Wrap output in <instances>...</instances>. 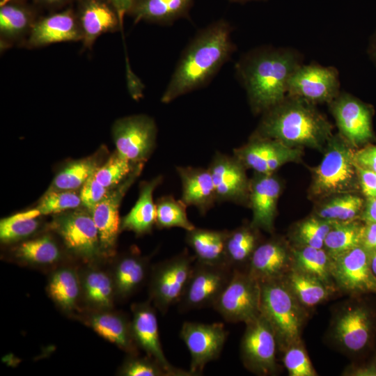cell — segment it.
<instances>
[{
    "mask_svg": "<svg viewBox=\"0 0 376 376\" xmlns=\"http://www.w3.org/2000/svg\"><path fill=\"white\" fill-rule=\"evenodd\" d=\"M195 261V256L185 249L154 268L150 282V296L162 313H166L170 306L180 301Z\"/></svg>",
    "mask_w": 376,
    "mask_h": 376,
    "instance_id": "cell-7",
    "label": "cell"
},
{
    "mask_svg": "<svg viewBox=\"0 0 376 376\" xmlns=\"http://www.w3.org/2000/svg\"><path fill=\"white\" fill-rule=\"evenodd\" d=\"M156 204V223L159 228H180L186 231L196 226L189 221L187 214V206L172 195L163 196Z\"/></svg>",
    "mask_w": 376,
    "mask_h": 376,
    "instance_id": "cell-39",
    "label": "cell"
},
{
    "mask_svg": "<svg viewBox=\"0 0 376 376\" xmlns=\"http://www.w3.org/2000/svg\"><path fill=\"white\" fill-rule=\"evenodd\" d=\"M16 256L24 260L38 264H49L60 257L56 243L48 236L26 241L16 249Z\"/></svg>",
    "mask_w": 376,
    "mask_h": 376,
    "instance_id": "cell-42",
    "label": "cell"
},
{
    "mask_svg": "<svg viewBox=\"0 0 376 376\" xmlns=\"http://www.w3.org/2000/svg\"><path fill=\"white\" fill-rule=\"evenodd\" d=\"M260 230L251 223L228 230L225 240V264L233 270H246L251 258L261 242Z\"/></svg>",
    "mask_w": 376,
    "mask_h": 376,
    "instance_id": "cell-28",
    "label": "cell"
},
{
    "mask_svg": "<svg viewBox=\"0 0 376 376\" xmlns=\"http://www.w3.org/2000/svg\"><path fill=\"white\" fill-rule=\"evenodd\" d=\"M354 161L357 165L376 173V146H366L354 151Z\"/></svg>",
    "mask_w": 376,
    "mask_h": 376,
    "instance_id": "cell-50",
    "label": "cell"
},
{
    "mask_svg": "<svg viewBox=\"0 0 376 376\" xmlns=\"http://www.w3.org/2000/svg\"><path fill=\"white\" fill-rule=\"evenodd\" d=\"M359 219L363 223H376V196L366 198Z\"/></svg>",
    "mask_w": 376,
    "mask_h": 376,
    "instance_id": "cell-52",
    "label": "cell"
},
{
    "mask_svg": "<svg viewBox=\"0 0 376 376\" xmlns=\"http://www.w3.org/2000/svg\"><path fill=\"white\" fill-rule=\"evenodd\" d=\"M147 262L138 254L125 256L119 261L115 272V283L120 295H130L141 284L146 276Z\"/></svg>",
    "mask_w": 376,
    "mask_h": 376,
    "instance_id": "cell-37",
    "label": "cell"
},
{
    "mask_svg": "<svg viewBox=\"0 0 376 376\" xmlns=\"http://www.w3.org/2000/svg\"><path fill=\"white\" fill-rule=\"evenodd\" d=\"M193 0H134L128 15L135 23L140 21L170 25L187 18Z\"/></svg>",
    "mask_w": 376,
    "mask_h": 376,
    "instance_id": "cell-27",
    "label": "cell"
},
{
    "mask_svg": "<svg viewBox=\"0 0 376 376\" xmlns=\"http://www.w3.org/2000/svg\"><path fill=\"white\" fill-rule=\"evenodd\" d=\"M180 335L191 355L189 371L193 375H198L207 363L219 357L228 332L219 322H185Z\"/></svg>",
    "mask_w": 376,
    "mask_h": 376,
    "instance_id": "cell-14",
    "label": "cell"
},
{
    "mask_svg": "<svg viewBox=\"0 0 376 376\" xmlns=\"http://www.w3.org/2000/svg\"><path fill=\"white\" fill-rule=\"evenodd\" d=\"M282 183L274 174L254 173L250 179L249 207L252 210L251 224L268 233L274 230L277 203Z\"/></svg>",
    "mask_w": 376,
    "mask_h": 376,
    "instance_id": "cell-21",
    "label": "cell"
},
{
    "mask_svg": "<svg viewBox=\"0 0 376 376\" xmlns=\"http://www.w3.org/2000/svg\"><path fill=\"white\" fill-rule=\"evenodd\" d=\"M292 267V246L282 238L272 237L256 247L246 271L263 283L283 278Z\"/></svg>",
    "mask_w": 376,
    "mask_h": 376,
    "instance_id": "cell-22",
    "label": "cell"
},
{
    "mask_svg": "<svg viewBox=\"0 0 376 376\" xmlns=\"http://www.w3.org/2000/svg\"><path fill=\"white\" fill-rule=\"evenodd\" d=\"M345 375L376 376V364L362 367L351 368L344 372Z\"/></svg>",
    "mask_w": 376,
    "mask_h": 376,
    "instance_id": "cell-53",
    "label": "cell"
},
{
    "mask_svg": "<svg viewBox=\"0 0 376 376\" xmlns=\"http://www.w3.org/2000/svg\"><path fill=\"white\" fill-rule=\"evenodd\" d=\"M83 34L75 9L67 7L40 16L22 47L39 48L62 42L82 41Z\"/></svg>",
    "mask_w": 376,
    "mask_h": 376,
    "instance_id": "cell-19",
    "label": "cell"
},
{
    "mask_svg": "<svg viewBox=\"0 0 376 376\" xmlns=\"http://www.w3.org/2000/svg\"><path fill=\"white\" fill-rule=\"evenodd\" d=\"M300 65L294 52L272 48L253 50L236 63V75L254 113H263L283 100L289 79Z\"/></svg>",
    "mask_w": 376,
    "mask_h": 376,
    "instance_id": "cell-2",
    "label": "cell"
},
{
    "mask_svg": "<svg viewBox=\"0 0 376 376\" xmlns=\"http://www.w3.org/2000/svg\"><path fill=\"white\" fill-rule=\"evenodd\" d=\"M143 163L136 166L131 173L92 210L91 214L97 228L101 250L110 251L115 245L120 227L119 207L127 191L141 174Z\"/></svg>",
    "mask_w": 376,
    "mask_h": 376,
    "instance_id": "cell-20",
    "label": "cell"
},
{
    "mask_svg": "<svg viewBox=\"0 0 376 376\" xmlns=\"http://www.w3.org/2000/svg\"><path fill=\"white\" fill-rule=\"evenodd\" d=\"M133 319L131 323L134 341L148 356L162 365L171 376H191L185 371L173 366L166 359L159 339L155 311L148 303L133 306Z\"/></svg>",
    "mask_w": 376,
    "mask_h": 376,
    "instance_id": "cell-23",
    "label": "cell"
},
{
    "mask_svg": "<svg viewBox=\"0 0 376 376\" xmlns=\"http://www.w3.org/2000/svg\"><path fill=\"white\" fill-rule=\"evenodd\" d=\"M332 223L313 214L297 222L290 231L292 246L324 248Z\"/></svg>",
    "mask_w": 376,
    "mask_h": 376,
    "instance_id": "cell-36",
    "label": "cell"
},
{
    "mask_svg": "<svg viewBox=\"0 0 376 376\" xmlns=\"http://www.w3.org/2000/svg\"><path fill=\"white\" fill-rule=\"evenodd\" d=\"M363 224L360 219L333 221L324 249L332 257L360 246Z\"/></svg>",
    "mask_w": 376,
    "mask_h": 376,
    "instance_id": "cell-35",
    "label": "cell"
},
{
    "mask_svg": "<svg viewBox=\"0 0 376 376\" xmlns=\"http://www.w3.org/2000/svg\"><path fill=\"white\" fill-rule=\"evenodd\" d=\"M283 352V363L290 376L318 375L301 342L292 345Z\"/></svg>",
    "mask_w": 376,
    "mask_h": 376,
    "instance_id": "cell-46",
    "label": "cell"
},
{
    "mask_svg": "<svg viewBox=\"0 0 376 376\" xmlns=\"http://www.w3.org/2000/svg\"><path fill=\"white\" fill-rule=\"evenodd\" d=\"M370 263L371 270L374 275L376 276V251L370 253Z\"/></svg>",
    "mask_w": 376,
    "mask_h": 376,
    "instance_id": "cell-57",
    "label": "cell"
},
{
    "mask_svg": "<svg viewBox=\"0 0 376 376\" xmlns=\"http://www.w3.org/2000/svg\"><path fill=\"white\" fill-rule=\"evenodd\" d=\"M370 253L376 251V223H364L361 244Z\"/></svg>",
    "mask_w": 376,
    "mask_h": 376,
    "instance_id": "cell-51",
    "label": "cell"
},
{
    "mask_svg": "<svg viewBox=\"0 0 376 376\" xmlns=\"http://www.w3.org/2000/svg\"><path fill=\"white\" fill-rule=\"evenodd\" d=\"M81 205L79 194L71 190H50L41 198L36 207L40 214H57L78 208Z\"/></svg>",
    "mask_w": 376,
    "mask_h": 376,
    "instance_id": "cell-45",
    "label": "cell"
},
{
    "mask_svg": "<svg viewBox=\"0 0 376 376\" xmlns=\"http://www.w3.org/2000/svg\"><path fill=\"white\" fill-rule=\"evenodd\" d=\"M217 203L230 202L248 205L250 179L245 166L233 155L217 152L208 167Z\"/></svg>",
    "mask_w": 376,
    "mask_h": 376,
    "instance_id": "cell-16",
    "label": "cell"
},
{
    "mask_svg": "<svg viewBox=\"0 0 376 376\" xmlns=\"http://www.w3.org/2000/svg\"><path fill=\"white\" fill-rule=\"evenodd\" d=\"M338 73L334 67L317 64L300 65L292 74L287 95L312 104H330L339 94Z\"/></svg>",
    "mask_w": 376,
    "mask_h": 376,
    "instance_id": "cell-13",
    "label": "cell"
},
{
    "mask_svg": "<svg viewBox=\"0 0 376 376\" xmlns=\"http://www.w3.org/2000/svg\"><path fill=\"white\" fill-rule=\"evenodd\" d=\"M340 134L352 146H357L374 138L372 109L348 93H340L330 104Z\"/></svg>",
    "mask_w": 376,
    "mask_h": 376,
    "instance_id": "cell-17",
    "label": "cell"
},
{
    "mask_svg": "<svg viewBox=\"0 0 376 376\" xmlns=\"http://www.w3.org/2000/svg\"><path fill=\"white\" fill-rule=\"evenodd\" d=\"M26 1V0H0V3H2L6 1Z\"/></svg>",
    "mask_w": 376,
    "mask_h": 376,
    "instance_id": "cell-59",
    "label": "cell"
},
{
    "mask_svg": "<svg viewBox=\"0 0 376 376\" xmlns=\"http://www.w3.org/2000/svg\"><path fill=\"white\" fill-rule=\"evenodd\" d=\"M33 1L41 7L54 10L65 7L77 0H33Z\"/></svg>",
    "mask_w": 376,
    "mask_h": 376,
    "instance_id": "cell-55",
    "label": "cell"
},
{
    "mask_svg": "<svg viewBox=\"0 0 376 376\" xmlns=\"http://www.w3.org/2000/svg\"><path fill=\"white\" fill-rule=\"evenodd\" d=\"M163 180L162 175L141 183L138 200L130 212L123 217L120 228L137 235L150 232L156 223V204L153 192Z\"/></svg>",
    "mask_w": 376,
    "mask_h": 376,
    "instance_id": "cell-29",
    "label": "cell"
},
{
    "mask_svg": "<svg viewBox=\"0 0 376 376\" xmlns=\"http://www.w3.org/2000/svg\"><path fill=\"white\" fill-rule=\"evenodd\" d=\"M121 374L126 376H171L162 365L151 357L130 358L123 364Z\"/></svg>",
    "mask_w": 376,
    "mask_h": 376,
    "instance_id": "cell-47",
    "label": "cell"
},
{
    "mask_svg": "<svg viewBox=\"0 0 376 376\" xmlns=\"http://www.w3.org/2000/svg\"><path fill=\"white\" fill-rule=\"evenodd\" d=\"M368 52L372 60L376 63V31L370 42Z\"/></svg>",
    "mask_w": 376,
    "mask_h": 376,
    "instance_id": "cell-56",
    "label": "cell"
},
{
    "mask_svg": "<svg viewBox=\"0 0 376 376\" xmlns=\"http://www.w3.org/2000/svg\"><path fill=\"white\" fill-rule=\"evenodd\" d=\"M373 332V321L364 306L350 304L343 306L333 318L330 334L340 349L357 353L368 345Z\"/></svg>",
    "mask_w": 376,
    "mask_h": 376,
    "instance_id": "cell-15",
    "label": "cell"
},
{
    "mask_svg": "<svg viewBox=\"0 0 376 376\" xmlns=\"http://www.w3.org/2000/svg\"><path fill=\"white\" fill-rule=\"evenodd\" d=\"M92 328L100 336L122 349L132 352L134 339L131 324L125 318L113 313H97L90 321Z\"/></svg>",
    "mask_w": 376,
    "mask_h": 376,
    "instance_id": "cell-34",
    "label": "cell"
},
{
    "mask_svg": "<svg viewBox=\"0 0 376 376\" xmlns=\"http://www.w3.org/2000/svg\"><path fill=\"white\" fill-rule=\"evenodd\" d=\"M351 146L340 134L332 136L322 161L311 169L308 189L311 199L319 201L337 194L355 193L359 184Z\"/></svg>",
    "mask_w": 376,
    "mask_h": 376,
    "instance_id": "cell-4",
    "label": "cell"
},
{
    "mask_svg": "<svg viewBox=\"0 0 376 376\" xmlns=\"http://www.w3.org/2000/svg\"><path fill=\"white\" fill-rule=\"evenodd\" d=\"M180 179V200L187 206L195 207L204 216L216 203L217 196L208 169L194 166H176Z\"/></svg>",
    "mask_w": 376,
    "mask_h": 376,
    "instance_id": "cell-26",
    "label": "cell"
},
{
    "mask_svg": "<svg viewBox=\"0 0 376 376\" xmlns=\"http://www.w3.org/2000/svg\"><path fill=\"white\" fill-rule=\"evenodd\" d=\"M137 164L127 160L116 150L102 166L97 169L94 175L102 185L112 189L123 182Z\"/></svg>",
    "mask_w": 376,
    "mask_h": 376,
    "instance_id": "cell-43",
    "label": "cell"
},
{
    "mask_svg": "<svg viewBox=\"0 0 376 376\" xmlns=\"http://www.w3.org/2000/svg\"><path fill=\"white\" fill-rule=\"evenodd\" d=\"M356 165L359 187L366 198L376 196V173Z\"/></svg>",
    "mask_w": 376,
    "mask_h": 376,
    "instance_id": "cell-49",
    "label": "cell"
},
{
    "mask_svg": "<svg viewBox=\"0 0 376 376\" xmlns=\"http://www.w3.org/2000/svg\"><path fill=\"white\" fill-rule=\"evenodd\" d=\"M363 205L355 193L340 194L319 201L313 214L331 221H352L359 219Z\"/></svg>",
    "mask_w": 376,
    "mask_h": 376,
    "instance_id": "cell-33",
    "label": "cell"
},
{
    "mask_svg": "<svg viewBox=\"0 0 376 376\" xmlns=\"http://www.w3.org/2000/svg\"><path fill=\"white\" fill-rule=\"evenodd\" d=\"M40 16L36 7L26 1H10L0 3V48L23 46Z\"/></svg>",
    "mask_w": 376,
    "mask_h": 376,
    "instance_id": "cell-25",
    "label": "cell"
},
{
    "mask_svg": "<svg viewBox=\"0 0 376 376\" xmlns=\"http://www.w3.org/2000/svg\"><path fill=\"white\" fill-rule=\"evenodd\" d=\"M94 173L83 185L79 192L81 205L90 212L111 190L102 185L95 179Z\"/></svg>",
    "mask_w": 376,
    "mask_h": 376,
    "instance_id": "cell-48",
    "label": "cell"
},
{
    "mask_svg": "<svg viewBox=\"0 0 376 376\" xmlns=\"http://www.w3.org/2000/svg\"><path fill=\"white\" fill-rule=\"evenodd\" d=\"M76 2L75 13L85 49H91L101 35L122 29L118 14L108 0H77Z\"/></svg>",
    "mask_w": 376,
    "mask_h": 376,
    "instance_id": "cell-24",
    "label": "cell"
},
{
    "mask_svg": "<svg viewBox=\"0 0 376 376\" xmlns=\"http://www.w3.org/2000/svg\"><path fill=\"white\" fill-rule=\"evenodd\" d=\"M84 290L88 300L99 306L110 305L113 295V283L103 272L91 271L84 279Z\"/></svg>",
    "mask_w": 376,
    "mask_h": 376,
    "instance_id": "cell-44",
    "label": "cell"
},
{
    "mask_svg": "<svg viewBox=\"0 0 376 376\" xmlns=\"http://www.w3.org/2000/svg\"><path fill=\"white\" fill-rule=\"evenodd\" d=\"M98 167L97 160L93 158L72 162L57 173L49 189L75 191L83 186Z\"/></svg>",
    "mask_w": 376,
    "mask_h": 376,
    "instance_id": "cell-38",
    "label": "cell"
},
{
    "mask_svg": "<svg viewBox=\"0 0 376 376\" xmlns=\"http://www.w3.org/2000/svg\"><path fill=\"white\" fill-rule=\"evenodd\" d=\"M48 291L52 299L63 308H72L79 292L76 274L69 269L56 272L49 281Z\"/></svg>",
    "mask_w": 376,
    "mask_h": 376,
    "instance_id": "cell-41",
    "label": "cell"
},
{
    "mask_svg": "<svg viewBox=\"0 0 376 376\" xmlns=\"http://www.w3.org/2000/svg\"><path fill=\"white\" fill-rule=\"evenodd\" d=\"M291 246L292 268L336 287L331 272V258L324 248Z\"/></svg>",
    "mask_w": 376,
    "mask_h": 376,
    "instance_id": "cell-32",
    "label": "cell"
},
{
    "mask_svg": "<svg viewBox=\"0 0 376 376\" xmlns=\"http://www.w3.org/2000/svg\"><path fill=\"white\" fill-rule=\"evenodd\" d=\"M283 279L298 302L306 309L322 304L337 290L336 287L292 267Z\"/></svg>",
    "mask_w": 376,
    "mask_h": 376,
    "instance_id": "cell-30",
    "label": "cell"
},
{
    "mask_svg": "<svg viewBox=\"0 0 376 376\" xmlns=\"http://www.w3.org/2000/svg\"><path fill=\"white\" fill-rule=\"evenodd\" d=\"M40 215L39 210L35 208L2 219L0 222L1 240L10 242L29 236L38 228L36 217Z\"/></svg>",
    "mask_w": 376,
    "mask_h": 376,
    "instance_id": "cell-40",
    "label": "cell"
},
{
    "mask_svg": "<svg viewBox=\"0 0 376 376\" xmlns=\"http://www.w3.org/2000/svg\"><path fill=\"white\" fill-rule=\"evenodd\" d=\"M116 10L123 26L125 15H128L134 0H108Z\"/></svg>",
    "mask_w": 376,
    "mask_h": 376,
    "instance_id": "cell-54",
    "label": "cell"
},
{
    "mask_svg": "<svg viewBox=\"0 0 376 376\" xmlns=\"http://www.w3.org/2000/svg\"><path fill=\"white\" fill-rule=\"evenodd\" d=\"M231 33L224 19L201 30L183 52L161 102L169 103L207 85L235 49Z\"/></svg>",
    "mask_w": 376,
    "mask_h": 376,
    "instance_id": "cell-1",
    "label": "cell"
},
{
    "mask_svg": "<svg viewBox=\"0 0 376 376\" xmlns=\"http://www.w3.org/2000/svg\"><path fill=\"white\" fill-rule=\"evenodd\" d=\"M157 125L145 114L125 116L112 127L116 151L134 164L144 162L152 152L156 143Z\"/></svg>",
    "mask_w": 376,
    "mask_h": 376,
    "instance_id": "cell-8",
    "label": "cell"
},
{
    "mask_svg": "<svg viewBox=\"0 0 376 376\" xmlns=\"http://www.w3.org/2000/svg\"><path fill=\"white\" fill-rule=\"evenodd\" d=\"M212 307L226 321L246 324L260 315V284L246 271L233 270Z\"/></svg>",
    "mask_w": 376,
    "mask_h": 376,
    "instance_id": "cell-6",
    "label": "cell"
},
{
    "mask_svg": "<svg viewBox=\"0 0 376 376\" xmlns=\"http://www.w3.org/2000/svg\"><path fill=\"white\" fill-rule=\"evenodd\" d=\"M227 231L196 227L186 231L185 240L193 250L196 260L210 265H226L225 240Z\"/></svg>",
    "mask_w": 376,
    "mask_h": 376,
    "instance_id": "cell-31",
    "label": "cell"
},
{
    "mask_svg": "<svg viewBox=\"0 0 376 376\" xmlns=\"http://www.w3.org/2000/svg\"><path fill=\"white\" fill-rule=\"evenodd\" d=\"M54 226L66 246L85 258H92L101 251L99 233L91 212L76 208L62 213L54 221Z\"/></svg>",
    "mask_w": 376,
    "mask_h": 376,
    "instance_id": "cell-18",
    "label": "cell"
},
{
    "mask_svg": "<svg viewBox=\"0 0 376 376\" xmlns=\"http://www.w3.org/2000/svg\"><path fill=\"white\" fill-rule=\"evenodd\" d=\"M260 284V313L275 334L278 349L283 352L301 342L306 309L298 302L283 278Z\"/></svg>",
    "mask_w": 376,
    "mask_h": 376,
    "instance_id": "cell-5",
    "label": "cell"
},
{
    "mask_svg": "<svg viewBox=\"0 0 376 376\" xmlns=\"http://www.w3.org/2000/svg\"><path fill=\"white\" fill-rule=\"evenodd\" d=\"M332 128L314 104L286 95L263 113L253 134L279 141L292 148L322 150L333 136Z\"/></svg>",
    "mask_w": 376,
    "mask_h": 376,
    "instance_id": "cell-3",
    "label": "cell"
},
{
    "mask_svg": "<svg viewBox=\"0 0 376 376\" xmlns=\"http://www.w3.org/2000/svg\"><path fill=\"white\" fill-rule=\"evenodd\" d=\"M233 270L226 265L195 261L185 290L178 302L181 311L212 306L230 281Z\"/></svg>",
    "mask_w": 376,
    "mask_h": 376,
    "instance_id": "cell-10",
    "label": "cell"
},
{
    "mask_svg": "<svg viewBox=\"0 0 376 376\" xmlns=\"http://www.w3.org/2000/svg\"><path fill=\"white\" fill-rule=\"evenodd\" d=\"M331 258V276L337 290L350 295L376 293L370 253L361 245Z\"/></svg>",
    "mask_w": 376,
    "mask_h": 376,
    "instance_id": "cell-11",
    "label": "cell"
},
{
    "mask_svg": "<svg viewBox=\"0 0 376 376\" xmlns=\"http://www.w3.org/2000/svg\"><path fill=\"white\" fill-rule=\"evenodd\" d=\"M232 2H237V3H244L249 1H260V0H229Z\"/></svg>",
    "mask_w": 376,
    "mask_h": 376,
    "instance_id": "cell-58",
    "label": "cell"
},
{
    "mask_svg": "<svg viewBox=\"0 0 376 376\" xmlns=\"http://www.w3.org/2000/svg\"><path fill=\"white\" fill-rule=\"evenodd\" d=\"M302 148L290 147L279 141L254 134L247 143L233 150V155L254 173L272 174L288 162H299Z\"/></svg>",
    "mask_w": 376,
    "mask_h": 376,
    "instance_id": "cell-12",
    "label": "cell"
},
{
    "mask_svg": "<svg viewBox=\"0 0 376 376\" xmlns=\"http://www.w3.org/2000/svg\"><path fill=\"white\" fill-rule=\"evenodd\" d=\"M246 325L240 344V354L244 366L260 375L275 373L278 345L271 325L261 313Z\"/></svg>",
    "mask_w": 376,
    "mask_h": 376,
    "instance_id": "cell-9",
    "label": "cell"
}]
</instances>
